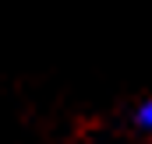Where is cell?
<instances>
[{
	"instance_id": "cell-1",
	"label": "cell",
	"mask_w": 152,
	"mask_h": 144,
	"mask_svg": "<svg viewBox=\"0 0 152 144\" xmlns=\"http://www.w3.org/2000/svg\"><path fill=\"white\" fill-rule=\"evenodd\" d=\"M131 120H134V127H138L142 134H152V95L134 106V116H131Z\"/></svg>"
}]
</instances>
